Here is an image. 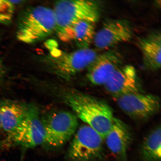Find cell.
<instances>
[{"instance_id": "1", "label": "cell", "mask_w": 161, "mask_h": 161, "mask_svg": "<svg viewBox=\"0 0 161 161\" xmlns=\"http://www.w3.org/2000/svg\"><path fill=\"white\" fill-rule=\"evenodd\" d=\"M60 92L62 101L73 110L77 117L104 139L115 118L110 106L103 101L75 90Z\"/></svg>"}, {"instance_id": "10", "label": "cell", "mask_w": 161, "mask_h": 161, "mask_svg": "<svg viewBox=\"0 0 161 161\" xmlns=\"http://www.w3.org/2000/svg\"><path fill=\"white\" fill-rule=\"evenodd\" d=\"M116 98L126 94L140 92V86L135 68L130 65L118 68L104 85Z\"/></svg>"}, {"instance_id": "9", "label": "cell", "mask_w": 161, "mask_h": 161, "mask_svg": "<svg viewBox=\"0 0 161 161\" xmlns=\"http://www.w3.org/2000/svg\"><path fill=\"white\" fill-rule=\"evenodd\" d=\"M131 26L125 19L108 20L95 33L93 42L98 49H109L120 43L129 41L133 37Z\"/></svg>"}, {"instance_id": "7", "label": "cell", "mask_w": 161, "mask_h": 161, "mask_svg": "<svg viewBox=\"0 0 161 161\" xmlns=\"http://www.w3.org/2000/svg\"><path fill=\"white\" fill-rule=\"evenodd\" d=\"M45 134V144L58 147L67 142L74 136L78 125L75 114L60 111L48 114L42 119Z\"/></svg>"}, {"instance_id": "18", "label": "cell", "mask_w": 161, "mask_h": 161, "mask_svg": "<svg viewBox=\"0 0 161 161\" xmlns=\"http://www.w3.org/2000/svg\"><path fill=\"white\" fill-rule=\"evenodd\" d=\"M6 69L3 62L0 59V88L3 87L6 76Z\"/></svg>"}, {"instance_id": "3", "label": "cell", "mask_w": 161, "mask_h": 161, "mask_svg": "<svg viewBox=\"0 0 161 161\" xmlns=\"http://www.w3.org/2000/svg\"><path fill=\"white\" fill-rule=\"evenodd\" d=\"M98 54L89 47L67 53L56 49L43 57L42 63L48 71L65 79L87 69Z\"/></svg>"}, {"instance_id": "16", "label": "cell", "mask_w": 161, "mask_h": 161, "mask_svg": "<svg viewBox=\"0 0 161 161\" xmlns=\"http://www.w3.org/2000/svg\"><path fill=\"white\" fill-rule=\"evenodd\" d=\"M161 128L157 126L149 132L143 141L141 154L144 161H160Z\"/></svg>"}, {"instance_id": "11", "label": "cell", "mask_w": 161, "mask_h": 161, "mask_svg": "<svg viewBox=\"0 0 161 161\" xmlns=\"http://www.w3.org/2000/svg\"><path fill=\"white\" fill-rule=\"evenodd\" d=\"M122 61L121 55L114 50L98 55L87 68L88 80L94 85L104 86Z\"/></svg>"}, {"instance_id": "2", "label": "cell", "mask_w": 161, "mask_h": 161, "mask_svg": "<svg viewBox=\"0 0 161 161\" xmlns=\"http://www.w3.org/2000/svg\"><path fill=\"white\" fill-rule=\"evenodd\" d=\"M53 9L42 6L27 8L18 19L16 37L20 42L31 44L41 41L55 31Z\"/></svg>"}, {"instance_id": "17", "label": "cell", "mask_w": 161, "mask_h": 161, "mask_svg": "<svg viewBox=\"0 0 161 161\" xmlns=\"http://www.w3.org/2000/svg\"><path fill=\"white\" fill-rule=\"evenodd\" d=\"M14 12V4L11 1L0 0V24L9 23L13 18Z\"/></svg>"}, {"instance_id": "14", "label": "cell", "mask_w": 161, "mask_h": 161, "mask_svg": "<svg viewBox=\"0 0 161 161\" xmlns=\"http://www.w3.org/2000/svg\"><path fill=\"white\" fill-rule=\"evenodd\" d=\"M29 106L10 100L0 102V112L2 130L6 136L11 134L18 128L27 114Z\"/></svg>"}, {"instance_id": "13", "label": "cell", "mask_w": 161, "mask_h": 161, "mask_svg": "<svg viewBox=\"0 0 161 161\" xmlns=\"http://www.w3.org/2000/svg\"><path fill=\"white\" fill-rule=\"evenodd\" d=\"M161 36L158 30L151 32L137 40V45L142 53L144 67L156 70L161 67Z\"/></svg>"}, {"instance_id": "6", "label": "cell", "mask_w": 161, "mask_h": 161, "mask_svg": "<svg viewBox=\"0 0 161 161\" xmlns=\"http://www.w3.org/2000/svg\"><path fill=\"white\" fill-rule=\"evenodd\" d=\"M103 139L90 126L84 125L76 131L69 148L71 161H101L104 158Z\"/></svg>"}, {"instance_id": "5", "label": "cell", "mask_w": 161, "mask_h": 161, "mask_svg": "<svg viewBox=\"0 0 161 161\" xmlns=\"http://www.w3.org/2000/svg\"><path fill=\"white\" fill-rule=\"evenodd\" d=\"M53 10L57 33L80 21L95 23L100 16L99 5L92 1H60L56 2Z\"/></svg>"}, {"instance_id": "19", "label": "cell", "mask_w": 161, "mask_h": 161, "mask_svg": "<svg viewBox=\"0 0 161 161\" xmlns=\"http://www.w3.org/2000/svg\"><path fill=\"white\" fill-rule=\"evenodd\" d=\"M2 130L1 122V112H0V132Z\"/></svg>"}, {"instance_id": "8", "label": "cell", "mask_w": 161, "mask_h": 161, "mask_svg": "<svg viewBox=\"0 0 161 161\" xmlns=\"http://www.w3.org/2000/svg\"><path fill=\"white\" fill-rule=\"evenodd\" d=\"M118 105L130 118L138 121H144L160 111V100L152 94L133 93L116 98Z\"/></svg>"}, {"instance_id": "12", "label": "cell", "mask_w": 161, "mask_h": 161, "mask_svg": "<svg viewBox=\"0 0 161 161\" xmlns=\"http://www.w3.org/2000/svg\"><path fill=\"white\" fill-rule=\"evenodd\" d=\"M131 133L125 123L115 117L105 140L107 146L119 161H127V152L131 142Z\"/></svg>"}, {"instance_id": "15", "label": "cell", "mask_w": 161, "mask_h": 161, "mask_svg": "<svg viewBox=\"0 0 161 161\" xmlns=\"http://www.w3.org/2000/svg\"><path fill=\"white\" fill-rule=\"evenodd\" d=\"M95 24L88 21H80L57 33L64 42H74L79 49L89 47L95 35Z\"/></svg>"}, {"instance_id": "4", "label": "cell", "mask_w": 161, "mask_h": 161, "mask_svg": "<svg viewBox=\"0 0 161 161\" xmlns=\"http://www.w3.org/2000/svg\"><path fill=\"white\" fill-rule=\"evenodd\" d=\"M45 130L39 111L35 106L29 105L25 119L14 131L0 141V148L16 146L32 148L45 144Z\"/></svg>"}]
</instances>
